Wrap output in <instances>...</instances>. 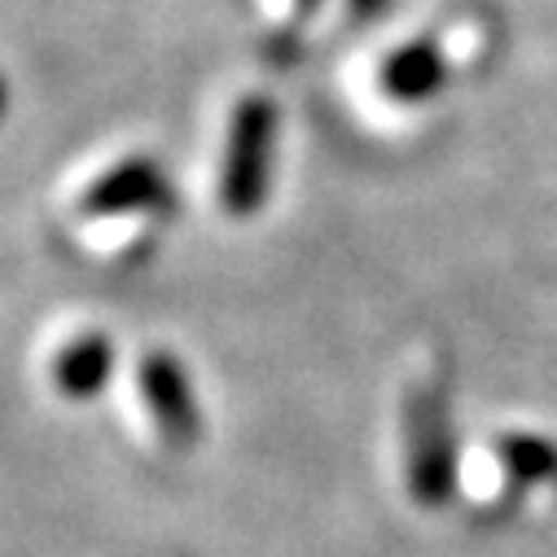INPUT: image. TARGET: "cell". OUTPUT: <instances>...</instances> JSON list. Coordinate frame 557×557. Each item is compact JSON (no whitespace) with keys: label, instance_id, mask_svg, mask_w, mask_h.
<instances>
[{"label":"cell","instance_id":"52a82bcc","mask_svg":"<svg viewBox=\"0 0 557 557\" xmlns=\"http://www.w3.org/2000/svg\"><path fill=\"white\" fill-rule=\"evenodd\" d=\"M0 106H5V84H0Z\"/></svg>","mask_w":557,"mask_h":557},{"label":"cell","instance_id":"7a4b0ae2","mask_svg":"<svg viewBox=\"0 0 557 557\" xmlns=\"http://www.w3.org/2000/svg\"><path fill=\"white\" fill-rule=\"evenodd\" d=\"M272 132H276V110L263 97H246L233 110L228 123V146H224V168H220V202L228 215H250L263 202L268 172H272Z\"/></svg>","mask_w":557,"mask_h":557},{"label":"cell","instance_id":"8992f818","mask_svg":"<svg viewBox=\"0 0 557 557\" xmlns=\"http://www.w3.org/2000/svg\"><path fill=\"white\" fill-rule=\"evenodd\" d=\"M444 79H448V53H444L440 45H408V49H395L391 62L382 66V84L391 88V97H408V101L431 97Z\"/></svg>","mask_w":557,"mask_h":557},{"label":"cell","instance_id":"3957f363","mask_svg":"<svg viewBox=\"0 0 557 557\" xmlns=\"http://www.w3.org/2000/svg\"><path fill=\"white\" fill-rule=\"evenodd\" d=\"M163 207H168V181L159 176V168L150 159H127L79 194V211L92 220L150 215Z\"/></svg>","mask_w":557,"mask_h":557},{"label":"cell","instance_id":"277c9868","mask_svg":"<svg viewBox=\"0 0 557 557\" xmlns=\"http://www.w3.org/2000/svg\"><path fill=\"white\" fill-rule=\"evenodd\" d=\"M141 395H146V408L159 422V431L172 440V448H189L194 435L202 431V422H198L189 382L168 351H150L141 360Z\"/></svg>","mask_w":557,"mask_h":557},{"label":"cell","instance_id":"6da1fadb","mask_svg":"<svg viewBox=\"0 0 557 557\" xmlns=\"http://www.w3.org/2000/svg\"><path fill=\"white\" fill-rule=\"evenodd\" d=\"M404 453L408 487L422 505H440L453 492V440H448V399L440 369H422L408 386L404 412Z\"/></svg>","mask_w":557,"mask_h":557},{"label":"cell","instance_id":"5b68a950","mask_svg":"<svg viewBox=\"0 0 557 557\" xmlns=\"http://www.w3.org/2000/svg\"><path fill=\"white\" fill-rule=\"evenodd\" d=\"M53 386L71 399H84L92 391L106 386L110 377V343L106 334H79L75 343H66L58 356H53Z\"/></svg>","mask_w":557,"mask_h":557}]
</instances>
